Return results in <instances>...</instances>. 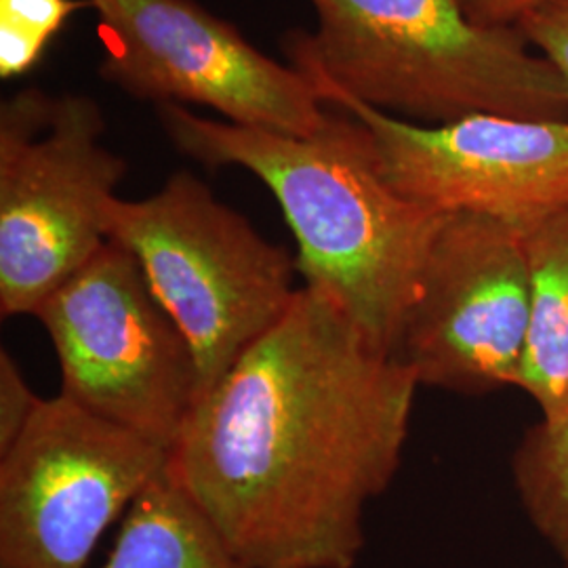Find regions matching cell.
Wrapping results in <instances>:
<instances>
[{
	"mask_svg": "<svg viewBox=\"0 0 568 568\" xmlns=\"http://www.w3.org/2000/svg\"><path fill=\"white\" fill-rule=\"evenodd\" d=\"M417 379L302 286L190 413L169 467L251 568H354L394 480Z\"/></svg>",
	"mask_w": 568,
	"mask_h": 568,
	"instance_id": "cell-1",
	"label": "cell"
},
{
	"mask_svg": "<svg viewBox=\"0 0 568 568\" xmlns=\"http://www.w3.org/2000/svg\"><path fill=\"white\" fill-rule=\"evenodd\" d=\"M173 148L209 169L239 166L272 192L297 241V274L326 293L377 349L396 356L429 246L445 215L394 190L365 124L339 112L288 138L156 105Z\"/></svg>",
	"mask_w": 568,
	"mask_h": 568,
	"instance_id": "cell-2",
	"label": "cell"
},
{
	"mask_svg": "<svg viewBox=\"0 0 568 568\" xmlns=\"http://www.w3.org/2000/svg\"><path fill=\"white\" fill-rule=\"evenodd\" d=\"M316 32L291 30L288 63L347 98L419 124L478 114L568 121V81L516 26H480L462 0H310Z\"/></svg>",
	"mask_w": 568,
	"mask_h": 568,
	"instance_id": "cell-3",
	"label": "cell"
},
{
	"mask_svg": "<svg viewBox=\"0 0 568 568\" xmlns=\"http://www.w3.org/2000/svg\"><path fill=\"white\" fill-rule=\"evenodd\" d=\"M105 230L135 255L152 293L182 328L199 365V400L278 325L300 291L295 257L187 171L142 201L114 196Z\"/></svg>",
	"mask_w": 568,
	"mask_h": 568,
	"instance_id": "cell-4",
	"label": "cell"
},
{
	"mask_svg": "<svg viewBox=\"0 0 568 568\" xmlns=\"http://www.w3.org/2000/svg\"><path fill=\"white\" fill-rule=\"evenodd\" d=\"M102 108L26 87L0 103V314L34 316L108 243L105 206L126 161Z\"/></svg>",
	"mask_w": 568,
	"mask_h": 568,
	"instance_id": "cell-5",
	"label": "cell"
},
{
	"mask_svg": "<svg viewBox=\"0 0 568 568\" xmlns=\"http://www.w3.org/2000/svg\"><path fill=\"white\" fill-rule=\"evenodd\" d=\"M34 316L55 347L61 396L171 455L199 403L201 377L135 255L108 241Z\"/></svg>",
	"mask_w": 568,
	"mask_h": 568,
	"instance_id": "cell-6",
	"label": "cell"
},
{
	"mask_svg": "<svg viewBox=\"0 0 568 568\" xmlns=\"http://www.w3.org/2000/svg\"><path fill=\"white\" fill-rule=\"evenodd\" d=\"M91 9L103 44L98 74L138 102L204 105L288 138H312L328 122L297 68L267 58L196 0H91Z\"/></svg>",
	"mask_w": 568,
	"mask_h": 568,
	"instance_id": "cell-7",
	"label": "cell"
},
{
	"mask_svg": "<svg viewBox=\"0 0 568 568\" xmlns=\"http://www.w3.org/2000/svg\"><path fill=\"white\" fill-rule=\"evenodd\" d=\"M171 455L65 396L0 455V568H87Z\"/></svg>",
	"mask_w": 568,
	"mask_h": 568,
	"instance_id": "cell-8",
	"label": "cell"
},
{
	"mask_svg": "<svg viewBox=\"0 0 568 568\" xmlns=\"http://www.w3.org/2000/svg\"><path fill=\"white\" fill-rule=\"evenodd\" d=\"M321 102L363 122L379 169L403 196L527 230L568 206V121L478 114L447 124L403 121L304 72Z\"/></svg>",
	"mask_w": 568,
	"mask_h": 568,
	"instance_id": "cell-9",
	"label": "cell"
},
{
	"mask_svg": "<svg viewBox=\"0 0 568 568\" xmlns=\"http://www.w3.org/2000/svg\"><path fill=\"white\" fill-rule=\"evenodd\" d=\"M530 328L520 227L448 213L429 246L396 358L419 386L455 394L516 387Z\"/></svg>",
	"mask_w": 568,
	"mask_h": 568,
	"instance_id": "cell-10",
	"label": "cell"
},
{
	"mask_svg": "<svg viewBox=\"0 0 568 568\" xmlns=\"http://www.w3.org/2000/svg\"><path fill=\"white\" fill-rule=\"evenodd\" d=\"M100 568H251L164 467L122 518Z\"/></svg>",
	"mask_w": 568,
	"mask_h": 568,
	"instance_id": "cell-11",
	"label": "cell"
},
{
	"mask_svg": "<svg viewBox=\"0 0 568 568\" xmlns=\"http://www.w3.org/2000/svg\"><path fill=\"white\" fill-rule=\"evenodd\" d=\"M530 286L527 352L516 387L554 417L568 403V206L523 230Z\"/></svg>",
	"mask_w": 568,
	"mask_h": 568,
	"instance_id": "cell-12",
	"label": "cell"
},
{
	"mask_svg": "<svg viewBox=\"0 0 568 568\" xmlns=\"http://www.w3.org/2000/svg\"><path fill=\"white\" fill-rule=\"evenodd\" d=\"M511 466L528 520L568 568V403L528 427Z\"/></svg>",
	"mask_w": 568,
	"mask_h": 568,
	"instance_id": "cell-13",
	"label": "cell"
},
{
	"mask_svg": "<svg viewBox=\"0 0 568 568\" xmlns=\"http://www.w3.org/2000/svg\"><path fill=\"white\" fill-rule=\"evenodd\" d=\"M91 0H0V77L28 74L47 44Z\"/></svg>",
	"mask_w": 568,
	"mask_h": 568,
	"instance_id": "cell-14",
	"label": "cell"
},
{
	"mask_svg": "<svg viewBox=\"0 0 568 568\" xmlns=\"http://www.w3.org/2000/svg\"><path fill=\"white\" fill-rule=\"evenodd\" d=\"M42 398L23 377L13 356L0 352V455L20 440L21 434L41 408Z\"/></svg>",
	"mask_w": 568,
	"mask_h": 568,
	"instance_id": "cell-15",
	"label": "cell"
},
{
	"mask_svg": "<svg viewBox=\"0 0 568 568\" xmlns=\"http://www.w3.org/2000/svg\"><path fill=\"white\" fill-rule=\"evenodd\" d=\"M514 26L568 81V0H544Z\"/></svg>",
	"mask_w": 568,
	"mask_h": 568,
	"instance_id": "cell-16",
	"label": "cell"
},
{
	"mask_svg": "<svg viewBox=\"0 0 568 568\" xmlns=\"http://www.w3.org/2000/svg\"><path fill=\"white\" fill-rule=\"evenodd\" d=\"M544 0H462L467 18L480 26H514Z\"/></svg>",
	"mask_w": 568,
	"mask_h": 568,
	"instance_id": "cell-17",
	"label": "cell"
}]
</instances>
